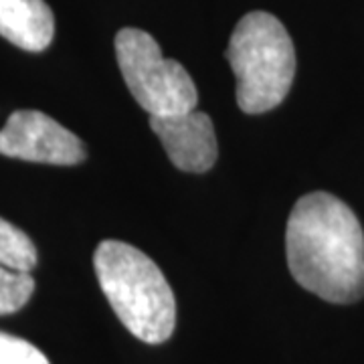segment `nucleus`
I'll return each mask as SVG.
<instances>
[{
    "mask_svg": "<svg viewBox=\"0 0 364 364\" xmlns=\"http://www.w3.org/2000/svg\"><path fill=\"white\" fill-rule=\"evenodd\" d=\"M289 272L299 286L330 304L364 296V231L358 217L328 193L301 196L286 229Z\"/></svg>",
    "mask_w": 364,
    "mask_h": 364,
    "instance_id": "f257e3e1",
    "label": "nucleus"
},
{
    "mask_svg": "<svg viewBox=\"0 0 364 364\" xmlns=\"http://www.w3.org/2000/svg\"><path fill=\"white\" fill-rule=\"evenodd\" d=\"M100 287L119 322L146 344H162L176 326V299L164 273L144 251L102 241L93 253Z\"/></svg>",
    "mask_w": 364,
    "mask_h": 364,
    "instance_id": "f03ea898",
    "label": "nucleus"
},
{
    "mask_svg": "<svg viewBox=\"0 0 364 364\" xmlns=\"http://www.w3.org/2000/svg\"><path fill=\"white\" fill-rule=\"evenodd\" d=\"M225 57L237 77L241 112L265 114L286 100L296 75V51L279 18L263 11L245 14Z\"/></svg>",
    "mask_w": 364,
    "mask_h": 364,
    "instance_id": "7ed1b4c3",
    "label": "nucleus"
},
{
    "mask_svg": "<svg viewBox=\"0 0 364 364\" xmlns=\"http://www.w3.org/2000/svg\"><path fill=\"white\" fill-rule=\"evenodd\" d=\"M116 57L134 100L150 116H176L195 109V81L174 59H164L152 35L122 28L116 35Z\"/></svg>",
    "mask_w": 364,
    "mask_h": 364,
    "instance_id": "20e7f679",
    "label": "nucleus"
},
{
    "mask_svg": "<svg viewBox=\"0 0 364 364\" xmlns=\"http://www.w3.org/2000/svg\"><path fill=\"white\" fill-rule=\"evenodd\" d=\"M0 154L26 162L75 166L87 158V150L73 132L47 114L18 109L0 130Z\"/></svg>",
    "mask_w": 364,
    "mask_h": 364,
    "instance_id": "39448f33",
    "label": "nucleus"
},
{
    "mask_svg": "<svg viewBox=\"0 0 364 364\" xmlns=\"http://www.w3.org/2000/svg\"><path fill=\"white\" fill-rule=\"evenodd\" d=\"M150 128L176 168L207 172L215 166L219 148L215 126L207 114L191 109L176 116H150Z\"/></svg>",
    "mask_w": 364,
    "mask_h": 364,
    "instance_id": "423d86ee",
    "label": "nucleus"
},
{
    "mask_svg": "<svg viewBox=\"0 0 364 364\" xmlns=\"http://www.w3.org/2000/svg\"><path fill=\"white\" fill-rule=\"evenodd\" d=\"M55 35V16L45 0H0V37L18 49L45 51Z\"/></svg>",
    "mask_w": 364,
    "mask_h": 364,
    "instance_id": "0eeeda50",
    "label": "nucleus"
},
{
    "mask_svg": "<svg viewBox=\"0 0 364 364\" xmlns=\"http://www.w3.org/2000/svg\"><path fill=\"white\" fill-rule=\"evenodd\" d=\"M37 259V247L31 237L0 217V265L14 272L31 273Z\"/></svg>",
    "mask_w": 364,
    "mask_h": 364,
    "instance_id": "6e6552de",
    "label": "nucleus"
},
{
    "mask_svg": "<svg viewBox=\"0 0 364 364\" xmlns=\"http://www.w3.org/2000/svg\"><path fill=\"white\" fill-rule=\"evenodd\" d=\"M35 291V279L26 272L0 265V316L18 312Z\"/></svg>",
    "mask_w": 364,
    "mask_h": 364,
    "instance_id": "1a4fd4ad",
    "label": "nucleus"
},
{
    "mask_svg": "<svg viewBox=\"0 0 364 364\" xmlns=\"http://www.w3.org/2000/svg\"><path fill=\"white\" fill-rule=\"evenodd\" d=\"M0 364H49V360L31 342L0 332Z\"/></svg>",
    "mask_w": 364,
    "mask_h": 364,
    "instance_id": "9d476101",
    "label": "nucleus"
}]
</instances>
